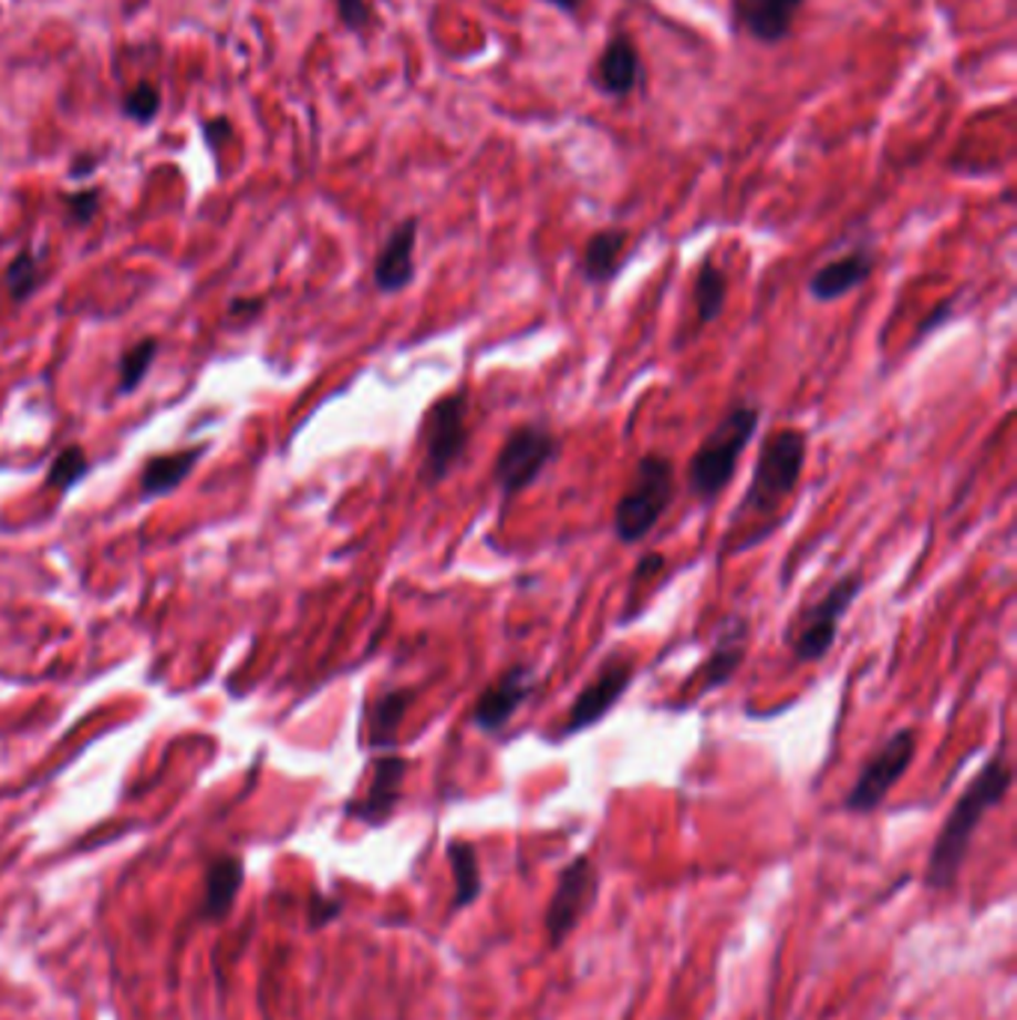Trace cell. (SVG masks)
Returning a JSON list of instances; mask_svg holds the SVG:
<instances>
[{
	"instance_id": "6da1fadb",
	"label": "cell",
	"mask_w": 1017,
	"mask_h": 1020,
	"mask_svg": "<svg viewBox=\"0 0 1017 1020\" xmlns=\"http://www.w3.org/2000/svg\"><path fill=\"white\" fill-rule=\"evenodd\" d=\"M1011 782H1015V773L1006 761V752H997L990 761H985V767L973 776V782L961 791V797L946 814V821L940 826L937 839L931 844L928 865H925V886L928 889L955 886L961 868L967 863L973 835L985 821V814L1006 800Z\"/></svg>"
},
{
	"instance_id": "7a4b0ae2",
	"label": "cell",
	"mask_w": 1017,
	"mask_h": 1020,
	"mask_svg": "<svg viewBox=\"0 0 1017 1020\" xmlns=\"http://www.w3.org/2000/svg\"><path fill=\"white\" fill-rule=\"evenodd\" d=\"M761 424V409L755 403H731L714 430L695 448L686 466V490L698 501H716L731 483L737 462L749 448Z\"/></svg>"
},
{
	"instance_id": "3957f363",
	"label": "cell",
	"mask_w": 1017,
	"mask_h": 1020,
	"mask_svg": "<svg viewBox=\"0 0 1017 1020\" xmlns=\"http://www.w3.org/2000/svg\"><path fill=\"white\" fill-rule=\"evenodd\" d=\"M806 451H809V436L797 427L770 433L758 451L753 478L737 504L734 522H744L749 517H770L782 508L800 483Z\"/></svg>"
},
{
	"instance_id": "277c9868",
	"label": "cell",
	"mask_w": 1017,
	"mask_h": 1020,
	"mask_svg": "<svg viewBox=\"0 0 1017 1020\" xmlns=\"http://www.w3.org/2000/svg\"><path fill=\"white\" fill-rule=\"evenodd\" d=\"M677 496V471L675 462L665 454L647 451L636 460L633 481L618 499L615 513H612V534L618 543L633 547L639 540H645L654 525L663 520V513L672 508Z\"/></svg>"
},
{
	"instance_id": "5b68a950",
	"label": "cell",
	"mask_w": 1017,
	"mask_h": 1020,
	"mask_svg": "<svg viewBox=\"0 0 1017 1020\" xmlns=\"http://www.w3.org/2000/svg\"><path fill=\"white\" fill-rule=\"evenodd\" d=\"M418 441L424 448L421 483L439 487L469 451V394L460 388L433 403L418 427Z\"/></svg>"
},
{
	"instance_id": "8992f818",
	"label": "cell",
	"mask_w": 1017,
	"mask_h": 1020,
	"mask_svg": "<svg viewBox=\"0 0 1017 1020\" xmlns=\"http://www.w3.org/2000/svg\"><path fill=\"white\" fill-rule=\"evenodd\" d=\"M862 589H865L862 570H851V573H844L832 582L814 603L800 608V615L793 618L791 633H788V645H791L797 663H821L830 654L836 638H839L841 621L851 612Z\"/></svg>"
},
{
	"instance_id": "52a82bcc",
	"label": "cell",
	"mask_w": 1017,
	"mask_h": 1020,
	"mask_svg": "<svg viewBox=\"0 0 1017 1020\" xmlns=\"http://www.w3.org/2000/svg\"><path fill=\"white\" fill-rule=\"evenodd\" d=\"M561 439L543 421H526L508 433L492 462V483L505 501L526 492L558 460Z\"/></svg>"
},
{
	"instance_id": "ba28073f",
	"label": "cell",
	"mask_w": 1017,
	"mask_h": 1020,
	"mask_svg": "<svg viewBox=\"0 0 1017 1020\" xmlns=\"http://www.w3.org/2000/svg\"><path fill=\"white\" fill-rule=\"evenodd\" d=\"M916 749H920V731L916 728H901L892 737H886L874 749V756L862 764L851 791L844 794V809L853 814H871L874 809H881L883 800L890 797L892 788L899 785L913 764Z\"/></svg>"
},
{
	"instance_id": "9c48e42d",
	"label": "cell",
	"mask_w": 1017,
	"mask_h": 1020,
	"mask_svg": "<svg viewBox=\"0 0 1017 1020\" xmlns=\"http://www.w3.org/2000/svg\"><path fill=\"white\" fill-rule=\"evenodd\" d=\"M633 680H636V657L633 654H612V657L603 659V666L577 693L568 717L561 719V726L556 731L558 740L577 737L588 728L600 726L612 714V707H618V701L630 693Z\"/></svg>"
},
{
	"instance_id": "30bf717a",
	"label": "cell",
	"mask_w": 1017,
	"mask_h": 1020,
	"mask_svg": "<svg viewBox=\"0 0 1017 1020\" xmlns=\"http://www.w3.org/2000/svg\"><path fill=\"white\" fill-rule=\"evenodd\" d=\"M600 872L598 863L588 854L573 856L561 872H558L556 889L543 913V931H547L549 949L564 946L570 934L577 931L579 923L585 919L591 904L598 902Z\"/></svg>"
},
{
	"instance_id": "8fae6325",
	"label": "cell",
	"mask_w": 1017,
	"mask_h": 1020,
	"mask_svg": "<svg viewBox=\"0 0 1017 1020\" xmlns=\"http://www.w3.org/2000/svg\"><path fill=\"white\" fill-rule=\"evenodd\" d=\"M535 689H538V668L531 663H513L475 698L469 722L484 735H496L535 696Z\"/></svg>"
},
{
	"instance_id": "7c38bea8",
	"label": "cell",
	"mask_w": 1017,
	"mask_h": 1020,
	"mask_svg": "<svg viewBox=\"0 0 1017 1020\" xmlns=\"http://www.w3.org/2000/svg\"><path fill=\"white\" fill-rule=\"evenodd\" d=\"M749 645H753V624H749V618L740 615V612L725 615V618L719 621V627H716L710 650H707V659L702 663V668L695 672V677H698V693H702V696H710L716 689L728 687L734 680V675H737L740 666L746 663Z\"/></svg>"
},
{
	"instance_id": "4fadbf2b",
	"label": "cell",
	"mask_w": 1017,
	"mask_h": 1020,
	"mask_svg": "<svg viewBox=\"0 0 1017 1020\" xmlns=\"http://www.w3.org/2000/svg\"><path fill=\"white\" fill-rule=\"evenodd\" d=\"M409 773V761L394 752H385L373 761V776L371 785L364 791V797L346 803V818L362 821L367 826H382L392 821L394 809L401 803L403 782Z\"/></svg>"
},
{
	"instance_id": "5bb4252c",
	"label": "cell",
	"mask_w": 1017,
	"mask_h": 1020,
	"mask_svg": "<svg viewBox=\"0 0 1017 1020\" xmlns=\"http://www.w3.org/2000/svg\"><path fill=\"white\" fill-rule=\"evenodd\" d=\"M415 239H418V221L406 218L388 236L373 263V284L380 293H401L415 278Z\"/></svg>"
},
{
	"instance_id": "9a60e30c",
	"label": "cell",
	"mask_w": 1017,
	"mask_h": 1020,
	"mask_svg": "<svg viewBox=\"0 0 1017 1020\" xmlns=\"http://www.w3.org/2000/svg\"><path fill=\"white\" fill-rule=\"evenodd\" d=\"M874 272V254L869 248H857L848 254L836 257L830 263H823L812 278H809V295L814 302H836L841 295L853 293L862 287Z\"/></svg>"
},
{
	"instance_id": "2e32d148",
	"label": "cell",
	"mask_w": 1017,
	"mask_h": 1020,
	"mask_svg": "<svg viewBox=\"0 0 1017 1020\" xmlns=\"http://www.w3.org/2000/svg\"><path fill=\"white\" fill-rule=\"evenodd\" d=\"M802 0H740L737 19L755 40L779 42L788 37Z\"/></svg>"
},
{
	"instance_id": "e0dca14e",
	"label": "cell",
	"mask_w": 1017,
	"mask_h": 1020,
	"mask_svg": "<svg viewBox=\"0 0 1017 1020\" xmlns=\"http://www.w3.org/2000/svg\"><path fill=\"white\" fill-rule=\"evenodd\" d=\"M415 698H418L415 687H394L376 696L371 714H367V735H371L373 749H392L397 743L403 719L409 714V707L415 705Z\"/></svg>"
},
{
	"instance_id": "ac0fdd59",
	"label": "cell",
	"mask_w": 1017,
	"mask_h": 1020,
	"mask_svg": "<svg viewBox=\"0 0 1017 1020\" xmlns=\"http://www.w3.org/2000/svg\"><path fill=\"white\" fill-rule=\"evenodd\" d=\"M626 239H630V233L621 227H606V230H598L588 239L585 248H582V263H579V272L588 284L603 287L618 275V266L624 260Z\"/></svg>"
},
{
	"instance_id": "d6986e66",
	"label": "cell",
	"mask_w": 1017,
	"mask_h": 1020,
	"mask_svg": "<svg viewBox=\"0 0 1017 1020\" xmlns=\"http://www.w3.org/2000/svg\"><path fill=\"white\" fill-rule=\"evenodd\" d=\"M209 451V445H197V448H186V451L162 454L147 460L144 471H141V492L144 499H156L165 492L177 490L179 483L186 481L188 475L195 471L197 460Z\"/></svg>"
},
{
	"instance_id": "ffe728a7",
	"label": "cell",
	"mask_w": 1017,
	"mask_h": 1020,
	"mask_svg": "<svg viewBox=\"0 0 1017 1020\" xmlns=\"http://www.w3.org/2000/svg\"><path fill=\"white\" fill-rule=\"evenodd\" d=\"M242 863L236 856H218L206 872V893L200 904V919H225L242 889Z\"/></svg>"
},
{
	"instance_id": "44dd1931",
	"label": "cell",
	"mask_w": 1017,
	"mask_h": 1020,
	"mask_svg": "<svg viewBox=\"0 0 1017 1020\" xmlns=\"http://www.w3.org/2000/svg\"><path fill=\"white\" fill-rule=\"evenodd\" d=\"M445 854H448L450 874H454V904H450V910L460 913L478 902L480 889H484L478 851L466 839H450Z\"/></svg>"
},
{
	"instance_id": "7402d4cb",
	"label": "cell",
	"mask_w": 1017,
	"mask_h": 1020,
	"mask_svg": "<svg viewBox=\"0 0 1017 1020\" xmlns=\"http://www.w3.org/2000/svg\"><path fill=\"white\" fill-rule=\"evenodd\" d=\"M598 79L600 87L606 90V93H615V96H624V93L636 87L639 54L633 49V42L624 40V37H615V40L609 42L598 63Z\"/></svg>"
},
{
	"instance_id": "603a6c76",
	"label": "cell",
	"mask_w": 1017,
	"mask_h": 1020,
	"mask_svg": "<svg viewBox=\"0 0 1017 1020\" xmlns=\"http://www.w3.org/2000/svg\"><path fill=\"white\" fill-rule=\"evenodd\" d=\"M725 302H728V275L707 257L705 263L698 266V275H695L693 284L695 323L707 325L719 320V314L725 311Z\"/></svg>"
},
{
	"instance_id": "cb8c5ba5",
	"label": "cell",
	"mask_w": 1017,
	"mask_h": 1020,
	"mask_svg": "<svg viewBox=\"0 0 1017 1020\" xmlns=\"http://www.w3.org/2000/svg\"><path fill=\"white\" fill-rule=\"evenodd\" d=\"M158 355V341L156 337H144V341H137L132 350L123 353L120 358V392L132 394L137 385L144 383V376L149 373L153 362H156Z\"/></svg>"
},
{
	"instance_id": "d4e9b609",
	"label": "cell",
	"mask_w": 1017,
	"mask_h": 1020,
	"mask_svg": "<svg viewBox=\"0 0 1017 1020\" xmlns=\"http://www.w3.org/2000/svg\"><path fill=\"white\" fill-rule=\"evenodd\" d=\"M87 471H90L87 451H84L81 445H69V448H63V451L51 460V469H49L45 483H49L51 490L66 492L69 487H75V483H79Z\"/></svg>"
},
{
	"instance_id": "484cf974",
	"label": "cell",
	"mask_w": 1017,
	"mask_h": 1020,
	"mask_svg": "<svg viewBox=\"0 0 1017 1020\" xmlns=\"http://www.w3.org/2000/svg\"><path fill=\"white\" fill-rule=\"evenodd\" d=\"M40 281H42L40 257L24 248V251H21V254L15 257L10 266H7V293H10L15 302H21V299H28V295L40 287Z\"/></svg>"
},
{
	"instance_id": "4316f807",
	"label": "cell",
	"mask_w": 1017,
	"mask_h": 1020,
	"mask_svg": "<svg viewBox=\"0 0 1017 1020\" xmlns=\"http://www.w3.org/2000/svg\"><path fill=\"white\" fill-rule=\"evenodd\" d=\"M158 105H162V98H158V90L153 87V84H137L126 98L128 117L135 119H153L156 117Z\"/></svg>"
},
{
	"instance_id": "83f0119b",
	"label": "cell",
	"mask_w": 1017,
	"mask_h": 1020,
	"mask_svg": "<svg viewBox=\"0 0 1017 1020\" xmlns=\"http://www.w3.org/2000/svg\"><path fill=\"white\" fill-rule=\"evenodd\" d=\"M69 216L75 218L79 225H87L90 218L98 212V191H75L72 197H66Z\"/></svg>"
},
{
	"instance_id": "f1b7e54d",
	"label": "cell",
	"mask_w": 1017,
	"mask_h": 1020,
	"mask_svg": "<svg viewBox=\"0 0 1017 1020\" xmlns=\"http://www.w3.org/2000/svg\"><path fill=\"white\" fill-rule=\"evenodd\" d=\"M338 12L346 28H364L371 21V3L367 0H338Z\"/></svg>"
},
{
	"instance_id": "f546056e",
	"label": "cell",
	"mask_w": 1017,
	"mask_h": 1020,
	"mask_svg": "<svg viewBox=\"0 0 1017 1020\" xmlns=\"http://www.w3.org/2000/svg\"><path fill=\"white\" fill-rule=\"evenodd\" d=\"M663 568H665L663 552H647V555H642V559H639V564H636V570H633V589H636V585H642L645 580H651V576H654V573H660Z\"/></svg>"
},
{
	"instance_id": "4dcf8cb0",
	"label": "cell",
	"mask_w": 1017,
	"mask_h": 1020,
	"mask_svg": "<svg viewBox=\"0 0 1017 1020\" xmlns=\"http://www.w3.org/2000/svg\"><path fill=\"white\" fill-rule=\"evenodd\" d=\"M949 316H952V299H949V302H940L937 308H934V311H931V314L925 316V323L920 325V332H916V337H925V334H931L934 329H940V325L946 323Z\"/></svg>"
},
{
	"instance_id": "1f68e13d",
	"label": "cell",
	"mask_w": 1017,
	"mask_h": 1020,
	"mask_svg": "<svg viewBox=\"0 0 1017 1020\" xmlns=\"http://www.w3.org/2000/svg\"><path fill=\"white\" fill-rule=\"evenodd\" d=\"M263 308V299H234L230 314H257Z\"/></svg>"
},
{
	"instance_id": "d6a6232c",
	"label": "cell",
	"mask_w": 1017,
	"mask_h": 1020,
	"mask_svg": "<svg viewBox=\"0 0 1017 1020\" xmlns=\"http://www.w3.org/2000/svg\"><path fill=\"white\" fill-rule=\"evenodd\" d=\"M547 3L558 7L561 12H570V15H577V10H579V0H547Z\"/></svg>"
}]
</instances>
